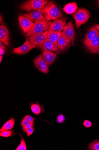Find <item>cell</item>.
<instances>
[{
  "instance_id": "484cf974",
  "label": "cell",
  "mask_w": 99,
  "mask_h": 150,
  "mask_svg": "<svg viewBox=\"0 0 99 150\" xmlns=\"http://www.w3.org/2000/svg\"><path fill=\"white\" fill-rule=\"evenodd\" d=\"M83 125L84 127L87 128L91 127L92 125L91 122L88 120H84L83 122Z\"/></svg>"
},
{
  "instance_id": "6da1fadb",
  "label": "cell",
  "mask_w": 99,
  "mask_h": 150,
  "mask_svg": "<svg viewBox=\"0 0 99 150\" xmlns=\"http://www.w3.org/2000/svg\"><path fill=\"white\" fill-rule=\"evenodd\" d=\"M41 12L48 21L62 18V13L60 9L52 1H48L45 7L42 9Z\"/></svg>"
},
{
  "instance_id": "836d02e7",
  "label": "cell",
  "mask_w": 99,
  "mask_h": 150,
  "mask_svg": "<svg viewBox=\"0 0 99 150\" xmlns=\"http://www.w3.org/2000/svg\"><path fill=\"white\" fill-rule=\"evenodd\" d=\"M3 56H0V62H1L3 59Z\"/></svg>"
},
{
  "instance_id": "9c48e42d",
  "label": "cell",
  "mask_w": 99,
  "mask_h": 150,
  "mask_svg": "<svg viewBox=\"0 0 99 150\" xmlns=\"http://www.w3.org/2000/svg\"><path fill=\"white\" fill-rule=\"evenodd\" d=\"M0 41L5 45L8 46L9 42V32L4 22H3L0 26Z\"/></svg>"
},
{
  "instance_id": "2e32d148",
  "label": "cell",
  "mask_w": 99,
  "mask_h": 150,
  "mask_svg": "<svg viewBox=\"0 0 99 150\" xmlns=\"http://www.w3.org/2000/svg\"><path fill=\"white\" fill-rule=\"evenodd\" d=\"M99 34V30L93 26L87 33L84 40L83 44L86 47L88 45L92 40Z\"/></svg>"
},
{
  "instance_id": "d6986e66",
  "label": "cell",
  "mask_w": 99,
  "mask_h": 150,
  "mask_svg": "<svg viewBox=\"0 0 99 150\" xmlns=\"http://www.w3.org/2000/svg\"><path fill=\"white\" fill-rule=\"evenodd\" d=\"M37 47L42 49H45L51 51H60L59 50L56 48L54 45L47 38L44 42L38 46Z\"/></svg>"
},
{
  "instance_id": "7a4b0ae2",
  "label": "cell",
  "mask_w": 99,
  "mask_h": 150,
  "mask_svg": "<svg viewBox=\"0 0 99 150\" xmlns=\"http://www.w3.org/2000/svg\"><path fill=\"white\" fill-rule=\"evenodd\" d=\"M49 26V22L47 19L37 21L31 30L24 33L25 36L28 37L45 32L48 30Z\"/></svg>"
},
{
  "instance_id": "d4e9b609",
  "label": "cell",
  "mask_w": 99,
  "mask_h": 150,
  "mask_svg": "<svg viewBox=\"0 0 99 150\" xmlns=\"http://www.w3.org/2000/svg\"><path fill=\"white\" fill-rule=\"evenodd\" d=\"M65 118L63 114H60L56 117V121L59 124H63L65 122Z\"/></svg>"
},
{
  "instance_id": "603a6c76",
  "label": "cell",
  "mask_w": 99,
  "mask_h": 150,
  "mask_svg": "<svg viewBox=\"0 0 99 150\" xmlns=\"http://www.w3.org/2000/svg\"><path fill=\"white\" fill-rule=\"evenodd\" d=\"M15 135V132L12 130L3 131L0 133V136L2 137H8Z\"/></svg>"
},
{
  "instance_id": "d6a6232c",
  "label": "cell",
  "mask_w": 99,
  "mask_h": 150,
  "mask_svg": "<svg viewBox=\"0 0 99 150\" xmlns=\"http://www.w3.org/2000/svg\"><path fill=\"white\" fill-rule=\"evenodd\" d=\"M94 27L97 29L99 30V25H96Z\"/></svg>"
},
{
  "instance_id": "5bb4252c",
  "label": "cell",
  "mask_w": 99,
  "mask_h": 150,
  "mask_svg": "<svg viewBox=\"0 0 99 150\" xmlns=\"http://www.w3.org/2000/svg\"><path fill=\"white\" fill-rule=\"evenodd\" d=\"M47 38L59 50L57 46V42L60 37L62 35V32L56 31L48 29Z\"/></svg>"
},
{
  "instance_id": "f546056e",
  "label": "cell",
  "mask_w": 99,
  "mask_h": 150,
  "mask_svg": "<svg viewBox=\"0 0 99 150\" xmlns=\"http://www.w3.org/2000/svg\"><path fill=\"white\" fill-rule=\"evenodd\" d=\"M34 124L31 123L28 125L22 128V130L23 132L24 133L26 132V131L27 129L34 126Z\"/></svg>"
},
{
  "instance_id": "ffe728a7",
  "label": "cell",
  "mask_w": 99,
  "mask_h": 150,
  "mask_svg": "<svg viewBox=\"0 0 99 150\" xmlns=\"http://www.w3.org/2000/svg\"><path fill=\"white\" fill-rule=\"evenodd\" d=\"M78 8L75 2L69 3L66 4L63 8L64 11L67 14H73L76 12Z\"/></svg>"
},
{
  "instance_id": "9a60e30c",
  "label": "cell",
  "mask_w": 99,
  "mask_h": 150,
  "mask_svg": "<svg viewBox=\"0 0 99 150\" xmlns=\"http://www.w3.org/2000/svg\"><path fill=\"white\" fill-rule=\"evenodd\" d=\"M42 50V58L48 65H51L55 59L57 54L45 49Z\"/></svg>"
},
{
  "instance_id": "44dd1931",
  "label": "cell",
  "mask_w": 99,
  "mask_h": 150,
  "mask_svg": "<svg viewBox=\"0 0 99 150\" xmlns=\"http://www.w3.org/2000/svg\"><path fill=\"white\" fill-rule=\"evenodd\" d=\"M15 119L13 117L11 118L6 122L0 129V132H1L3 131L12 129L15 126Z\"/></svg>"
},
{
  "instance_id": "4316f807",
  "label": "cell",
  "mask_w": 99,
  "mask_h": 150,
  "mask_svg": "<svg viewBox=\"0 0 99 150\" xmlns=\"http://www.w3.org/2000/svg\"><path fill=\"white\" fill-rule=\"evenodd\" d=\"M24 117L29 121L30 123L33 124H34V121L37 119L29 115H26Z\"/></svg>"
},
{
  "instance_id": "8992f818",
  "label": "cell",
  "mask_w": 99,
  "mask_h": 150,
  "mask_svg": "<svg viewBox=\"0 0 99 150\" xmlns=\"http://www.w3.org/2000/svg\"><path fill=\"white\" fill-rule=\"evenodd\" d=\"M66 19L62 17L54 20L52 22H49L48 29L56 31H63L66 25Z\"/></svg>"
},
{
  "instance_id": "1f68e13d",
  "label": "cell",
  "mask_w": 99,
  "mask_h": 150,
  "mask_svg": "<svg viewBox=\"0 0 99 150\" xmlns=\"http://www.w3.org/2000/svg\"><path fill=\"white\" fill-rule=\"evenodd\" d=\"M0 48L6 49V47L1 42H0Z\"/></svg>"
},
{
  "instance_id": "cb8c5ba5",
  "label": "cell",
  "mask_w": 99,
  "mask_h": 150,
  "mask_svg": "<svg viewBox=\"0 0 99 150\" xmlns=\"http://www.w3.org/2000/svg\"><path fill=\"white\" fill-rule=\"evenodd\" d=\"M21 137V143L15 150H26L27 147L25 140L21 134L18 133Z\"/></svg>"
},
{
  "instance_id": "4dcf8cb0",
  "label": "cell",
  "mask_w": 99,
  "mask_h": 150,
  "mask_svg": "<svg viewBox=\"0 0 99 150\" xmlns=\"http://www.w3.org/2000/svg\"><path fill=\"white\" fill-rule=\"evenodd\" d=\"M0 55L2 56L4 54L5 51V49L2 48H0Z\"/></svg>"
},
{
  "instance_id": "d590c367",
  "label": "cell",
  "mask_w": 99,
  "mask_h": 150,
  "mask_svg": "<svg viewBox=\"0 0 99 150\" xmlns=\"http://www.w3.org/2000/svg\"><path fill=\"white\" fill-rule=\"evenodd\" d=\"M97 3H98V5L99 6V1H97Z\"/></svg>"
},
{
  "instance_id": "5b68a950",
  "label": "cell",
  "mask_w": 99,
  "mask_h": 150,
  "mask_svg": "<svg viewBox=\"0 0 99 150\" xmlns=\"http://www.w3.org/2000/svg\"><path fill=\"white\" fill-rule=\"evenodd\" d=\"M37 47L29 40L26 39L25 43L21 46L14 49L12 53L19 54H23L29 52Z\"/></svg>"
},
{
  "instance_id": "e0dca14e",
  "label": "cell",
  "mask_w": 99,
  "mask_h": 150,
  "mask_svg": "<svg viewBox=\"0 0 99 150\" xmlns=\"http://www.w3.org/2000/svg\"><path fill=\"white\" fill-rule=\"evenodd\" d=\"M87 47L93 53H99V34L95 37Z\"/></svg>"
},
{
  "instance_id": "f1b7e54d",
  "label": "cell",
  "mask_w": 99,
  "mask_h": 150,
  "mask_svg": "<svg viewBox=\"0 0 99 150\" xmlns=\"http://www.w3.org/2000/svg\"><path fill=\"white\" fill-rule=\"evenodd\" d=\"M34 129L35 127L33 126L27 130L26 133L27 135V137H29L33 133Z\"/></svg>"
},
{
  "instance_id": "e575fe53",
  "label": "cell",
  "mask_w": 99,
  "mask_h": 150,
  "mask_svg": "<svg viewBox=\"0 0 99 150\" xmlns=\"http://www.w3.org/2000/svg\"><path fill=\"white\" fill-rule=\"evenodd\" d=\"M2 17L1 16V21H2Z\"/></svg>"
},
{
  "instance_id": "7c38bea8",
  "label": "cell",
  "mask_w": 99,
  "mask_h": 150,
  "mask_svg": "<svg viewBox=\"0 0 99 150\" xmlns=\"http://www.w3.org/2000/svg\"><path fill=\"white\" fill-rule=\"evenodd\" d=\"M42 9L33 11L30 13L23 14L24 16L31 21L33 22L37 21L46 19L41 12Z\"/></svg>"
},
{
  "instance_id": "ba28073f",
  "label": "cell",
  "mask_w": 99,
  "mask_h": 150,
  "mask_svg": "<svg viewBox=\"0 0 99 150\" xmlns=\"http://www.w3.org/2000/svg\"><path fill=\"white\" fill-rule=\"evenodd\" d=\"M19 20L21 28L24 33L29 32L35 23L22 15L19 16Z\"/></svg>"
},
{
  "instance_id": "3957f363",
  "label": "cell",
  "mask_w": 99,
  "mask_h": 150,
  "mask_svg": "<svg viewBox=\"0 0 99 150\" xmlns=\"http://www.w3.org/2000/svg\"><path fill=\"white\" fill-rule=\"evenodd\" d=\"M48 1L46 0H30L21 4L20 8L27 12L43 8Z\"/></svg>"
},
{
  "instance_id": "277c9868",
  "label": "cell",
  "mask_w": 99,
  "mask_h": 150,
  "mask_svg": "<svg viewBox=\"0 0 99 150\" xmlns=\"http://www.w3.org/2000/svg\"><path fill=\"white\" fill-rule=\"evenodd\" d=\"M72 16L75 21L76 28H78L88 21L90 16V12L86 9L80 8Z\"/></svg>"
},
{
  "instance_id": "4fadbf2b",
  "label": "cell",
  "mask_w": 99,
  "mask_h": 150,
  "mask_svg": "<svg viewBox=\"0 0 99 150\" xmlns=\"http://www.w3.org/2000/svg\"><path fill=\"white\" fill-rule=\"evenodd\" d=\"M72 43V41L62 34L57 42V46L59 51L63 52L68 49L71 46L70 44Z\"/></svg>"
},
{
  "instance_id": "30bf717a",
  "label": "cell",
  "mask_w": 99,
  "mask_h": 150,
  "mask_svg": "<svg viewBox=\"0 0 99 150\" xmlns=\"http://www.w3.org/2000/svg\"><path fill=\"white\" fill-rule=\"evenodd\" d=\"M48 33V31H47L43 33L28 37L27 39L30 40L31 42L37 47L44 42L47 39Z\"/></svg>"
},
{
  "instance_id": "8fae6325",
  "label": "cell",
  "mask_w": 99,
  "mask_h": 150,
  "mask_svg": "<svg viewBox=\"0 0 99 150\" xmlns=\"http://www.w3.org/2000/svg\"><path fill=\"white\" fill-rule=\"evenodd\" d=\"M62 33L66 37L72 41L73 45H74V42L75 33L74 27L71 23L69 22L66 24Z\"/></svg>"
},
{
  "instance_id": "7402d4cb",
  "label": "cell",
  "mask_w": 99,
  "mask_h": 150,
  "mask_svg": "<svg viewBox=\"0 0 99 150\" xmlns=\"http://www.w3.org/2000/svg\"><path fill=\"white\" fill-rule=\"evenodd\" d=\"M88 148L90 150H99V140L96 139L88 145Z\"/></svg>"
},
{
  "instance_id": "ac0fdd59",
  "label": "cell",
  "mask_w": 99,
  "mask_h": 150,
  "mask_svg": "<svg viewBox=\"0 0 99 150\" xmlns=\"http://www.w3.org/2000/svg\"><path fill=\"white\" fill-rule=\"evenodd\" d=\"M30 105L32 112L37 115H39L45 112L44 105H40L38 102L35 103H30Z\"/></svg>"
},
{
  "instance_id": "52a82bcc",
  "label": "cell",
  "mask_w": 99,
  "mask_h": 150,
  "mask_svg": "<svg viewBox=\"0 0 99 150\" xmlns=\"http://www.w3.org/2000/svg\"><path fill=\"white\" fill-rule=\"evenodd\" d=\"M33 62L35 67L39 71L45 74L48 72V65L43 59L41 54H39L35 58Z\"/></svg>"
},
{
  "instance_id": "83f0119b",
  "label": "cell",
  "mask_w": 99,
  "mask_h": 150,
  "mask_svg": "<svg viewBox=\"0 0 99 150\" xmlns=\"http://www.w3.org/2000/svg\"><path fill=\"white\" fill-rule=\"evenodd\" d=\"M30 122L27 119L24 117L21 121V127L22 128L28 124H30Z\"/></svg>"
}]
</instances>
